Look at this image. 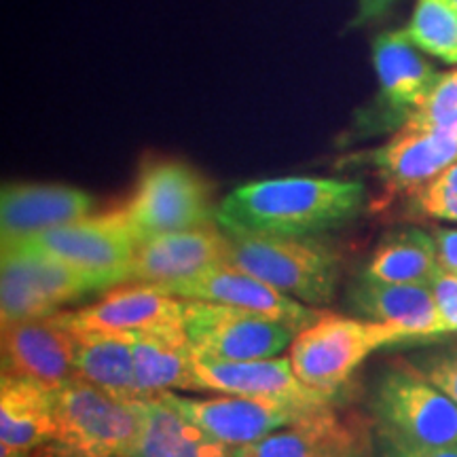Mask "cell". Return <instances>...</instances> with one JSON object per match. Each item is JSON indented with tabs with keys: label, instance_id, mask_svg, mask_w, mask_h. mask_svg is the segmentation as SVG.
Listing matches in <instances>:
<instances>
[{
	"label": "cell",
	"instance_id": "obj_1",
	"mask_svg": "<svg viewBox=\"0 0 457 457\" xmlns=\"http://www.w3.org/2000/svg\"><path fill=\"white\" fill-rule=\"evenodd\" d=\"M364 197L367 191L358 180L312 176L256 180L228 193L214 220L231 236L310 237L356 219Z\"/></svg>",
	"mask_w": 457,
	"mask_h": 457
},
{
	"label": "cell",
	"instance_id": "obj_2",
	"mask_svg": "<svg viewBox=\"0 0 457 457\" xmlns=\"http://www.w3.org/2000/svg\"><path fill=\"white\" fill-rule=\"evenodd\" d=\"M145 398H123L85 379L54 392L55 436L37 457H131L145 426Z\"/></svg>",
	"mask_w": 457,
	"mask_h": 457
},
{
	"label": "cell",
	"instance_id": "obj_3",
	"mask_svg": "<svg viewBox=\"0 0 457 457\" xmlns=\"http://www.w3.org/2000/svg\"><path fill=\"white\" fill-rule=\"evenodd\" d=\"M379 438L409 447L457 445V404L411 360H394L370 392Z\"/></svg>",
	"mask_w": 457,
	"mask_h": 457
},
{
	"label": "cell",
	"instance_id": "obj_4",
	"mask_svg": "<svg viewBox=\"0 0 457 457\" xmlns=\"http://www.w3.org/2000/svg\"><path fill=\"white\" fill-rule=\"evenodd\" d=\"M228 236L227 265L262 279L279 293L322 305L339 284V254L312 237Z\"/></svg>",
	"mask_w": 457,
	"mask_h": 457
},
{
	"label": "cell",
	"instance_id": "obj_5",
	"mask_svg": "<svg viewBox=\"0 0 457 457\" xmlns=\"http://www.w3.org/2000/svg\"><path fill=\"white\" fill-rule=\"evenodd\" d=\"M407 339L403 330L373 320L322 316L295 337L290 364L303 384L333 396L375 350Z\"/></svg>",
	"mask_w": 457,
	"mask_h": 457
},
{
	"label": "cell",
	"instance_id": "obj_6",
	"mask_svg": "<svg viewBox=\"0 0 457 457\" xmlns=\"http://www.w3.org/2000/svg\"><path fill=\"white\" fill-rule=\"evenodd\" d=\"M138 244L163 233L208 225L216 210L210 187L182 162H155L142 170L134 193L119 210Z\"/></svg>",
	"mask_w": 457,
	"mask_h": 457
},
{
	"label": "cell",
	"instance_id": "obj_7",
	"mask_svg": "<svg viewBox=\"0 0 457 457\" xmlns=\"http://www.w3.org/2000/svg\"><path fill=\"white\" fill-rule=\"evenodd\" d=\"M299 333L290 324L222 303H185V335L195 360L202 362L276 358Z\"/></svg>",
	"mask_w": 457,
	"mask_h": 457
},
{
	"label": "cell",
	"instance_id": "obj_8",
	"mask_svg": "<svg viewBox=\"0 0 457 457\" xmlns=\"http://www.w3.org/2000/svg\"><path fill=\"white\" fill-rule=\"evenodd\" d=\"M11 244L55 256L81 273L94 290L128 282L131 261L138 248L119 210L102 216H85L71 225L49 228Z\"/></svg>",
	"mask_w": 457,
	"mask_h": 457
},
{
	"label": "cell",
	"instance_id": "obj_9",
	"mask_svg": "<svg viewBox=\"0 0 457 457\" xmlns=\"http://www.w3.org/2000/svg\"><path fill=\"white\" fill-rule=\"evenodd\" d=\"M91 284L55 256L20 244L3 245V327L54 316L57 307L91 293Z\"/></svg>",
	"mask_w": 457,
	"mask_h": 457
},
{
	"label": "cell",
	"instance_id": "obj_10",
	"mask_svg": "<svg viewBox=\"0 0 457 457\" xmlns=\"http://www.w3.org/2000/svg\"><path fill=\"white\" fill-rule=\"evenodd\" d=\"M159 396L182 417H187L191 424L202 428L205 434L231 449L261 441L286 426L296 424L303 417L316 413V411L310 413V411L286 407V404L244 396L188 398L174 392H163Z\"/></svg>",
	"mask_w": 457,
	"mask_h": 457
},
{
	"label": "cell",
	"instance_id": "obj_11",
	"mask_svg": "<svg viewBox=\"0 0 457 457\" xmlns=\"http://www.w3.org/2000/svg\"><path fill=\"white\" fill-rule=\"evenodd\" d=\"M163 293L179 296V299L212 301L222 305L237 307V310L254 312L278 322L290 324L296 330L312 327L322 313L307 310L305 305L279 293L262 279L250 276L233 265H219L199 273L195 278L179 279V282L155 284Z\"/></svg>",
	"mask_w": 457,
	"mask_h": 457
},
{
	"label": "cell",
	"instance_id": "obj_12",
	"mask_svg": "<svg viewBox=\"0 0 457 457\" xmlns=\"http://www.w3.org/2000/svg\"><path fill=\"white\" fill-rule=\"evenodd\" d=\"M195 373L202 390L222 392L228 396L267 400L310 413L330 404L328 394L313 390L296 377L290 358L242 360V362L195 360Z\"/></svg>",
	"mask_w": 457,
	"mask_h": 457
},
{
	"label": "cell",
	"instance_id": "obj_13",
	"mask_svg": "<svg viewBox=\"0 0 457 457\" xmlns=\"http://www.w3.org/2000/svg\"><path fill=\"white\" fill-rule=\"evenodd\" d=\"M3 375L55 392L77 379L72 333L54 316L3 327Z\"/></svg>",
	"mask_w": 457,
	"mask_h": 457
},
{
	"label": "cell",
	"instance_id": "obj_14",
	"mask_svg": "<svg viewBox=\"0 0 457 457\" xmlns=\"http://www.w3.org/2000/svg\"><path fill=\"white\" fill-rule=\"evenodd\" d=\"M185 303L163 293L155 284L128 286L81 312L54 313L64 328L123 330V333H162L185 330Z\"/></svg>",
	"mask_w": 457,
	"mask_h": 457
},
{
	"label": "cell",
	"instance_id": "obj_15",
	"mask_svg": "<svg viewBox=\"0 0 457 457\" xmlns=\"http://www.w3.org/2000/svg\"><path fill=\"white\" fill-rule=\"evenodd\" d=\"M228 261V236L208 225L163 233L138 244L131 261L129 279L145 284L179 282L225 265Z\"/></svg>",
	"mask_w": 457,
	"mask_h": 457
},
{
	"label": "cell",
	"instance_id": "obj_16",
	"mask_svg": "<svg viewBox=\"0 0 457 457\" xmlns=\"http://www.w3.org/2000/svg\"><path fill=\"white\" fill-rule=\"evenodd\" d=\"M390 193H413L457 163V129H420L403 125L370 157Z\"/></svg>",
	"mask_w": 457,
	"mask_h": 457
},
{
	"label": "cell",
	"instance_id": "obj_17",
	"mask_svg": "<svg viewBox=\"0 0 457 457\" xmlns=\"http://www.w3.org/2000/svg\"><path fill=\"white\" fill-rule=\"evenodd\" d=\"M94 197L64 185H9L0 202L3 244L20 242L89 216Z\"/></svg>",
	"mask_w": 457,
	"mask_h": 457
},
{
	"label": "cell",
	"instance_id": "obj_18",
	"mask_svg": "<svg viewBox=\"0 0 457 457\" xmlns=\"http://www.w3.org/2000/svg\"><path fill=\"white\" fill-rule=\"evenodd\" d=\"M350 305L362 318L403 330L409 339H428L445 330L430 286L392 284L360 276L350 286Z\"/></svg>",
	"mask_w": 457,
	"mask_h": 457
},
{
	"label": "cell",
	"instance_id": "obj_19",
	"mask_svg": "<svg viewBox=\"0 0 457 457\" xmlns=\"http://www.w3.org/2000/svg\"><path fill=\"white\" fill-rule=\"evenodd\" d=\"M55 436L54 392L3 375L0 379V451L34 455Z\"/></svg>",
	"mask_w": 457,
	"mask_h": 457
},
{
	"label": "cell",
	"instance_id": "obj_20",
	"mask_svg": "<svg viewBox=\"0 0 457 457\" xmlns=\"http://www.w3.org/2000/svg\"><path fill=\"white\" fill-rule=\"evenodd\" d=\"M233 457H356L362 453L353 432L324 407L286 430L231 449Z\"/></svg>",
	"mask_w": 457,
	"mask_h": 457
},
{
	"label": "cell",
	"instance_id": "obj_21",
	"mask_svg": "<svg viewBox=\"0 0 457 457\" xmlns=\"http://www.w3.org/2000/svg\"><path fill=\"white\" fill-rule=\"evenodd\" d=\"M134 384L138 398L171 390H202L195 353L185 330L134 333Z\"/></svg>",
	"mask_w": 457,
	"mask_h": 457
},
{
	"label": "cell",
	"instance_id": "obj_22",
	"mask_svg": "<svg viewBox=\"0 0 457 457\" xmlns=\"http://www.w3.org/2000/svg\"><path fill=\"white\" fill-rule=\"evenodd\" d=\"M373 66L381 98L394 111L407 112V117L428 98L441 77L415 51L407 32L381 34L373 43Z\"/></svg>",
	"mask_w": 457,
	"mask_h": 457
},
{
	"label": "cell",
	"instance_id": "obj_23",
	"mask_svg": "<svg viewBox=\"0 0 457 457\" xmlns=\"http://www.w3.org/2000/svg\"><path fill=\"white\" fill-rule=\"evenodd\" d=\"M79 379L123 398H138L134 384V333L68 328Z\"/></svg>",
	"mask_w": 457,
	"mask_h": 457
},
{
	"label": "cell",
	"instance_id": "obj_24",
	"mask_svg": "<svg viewBox=\"0 0 457 457\" xmlns=\"http://www.w3.org/2000/svg\"><path fill=\"white\" fill-rule=\"evenodd\" d=\"M145 426L131 457H233L231 447L182 417L162 396L142 400Z\"/></svg>",
	"mask_w": 457,
	"mask_h": 457
},
{
	"label": "cell",
	"instance_id": "obj_25",
	"mask_svg": "<svg viewBox=\"0 0 457 457\" xmlns=\"http://www.w3.org/2000/svg\"><path fill=\"white\" fill-rule=\"evenodd\" d=\"M436 270L434 237L421 228L407 227L381 239L364 267V276L392 284L430 286Z\"/></svg>",
	"mask_w": 457,
	"mask_h": 457
},
{
	"label": "cell",
	"instance_id": "obj_26",
	"mask_svg": "<svg viewBox=\"0 0 457 457\" xmlns=\"http://www.w3.org/2000/svg\"><path fill=\"white\" fill-rule=\"evenodd\" d=\"M404 32L415 47L457 64V7L451 0H417Z\"/></svg>",
	"mask_w": 457,
	"mask_h": 457
},
{
	"label": "cell",
	"instance_id": "obj_27",
	"mask_svg": "<svg viewBox=\"0 0 457 457\" xmlns=\"http://www.w3.org/2000/svg\"><path fill=\"white\" fill-rule=\"evenodd\" d=\"M403 125L420 129H457V71L441 74L428 98Z\"/></svg>",
	"mask_w": 457,
	"mask_h": 457
},
{
	"label": "cell",
	"instance_id": "obj_28",
	"mask_svg": "<svg viewBox=\"0 0 457 457\" xmlns=\"http://www.w3.org/2000/svg\"><path fill=\"white\" fill-rule=\"evenodd\" d=\"M411 210L426 219L457 222V163L413 193Z\"/></svg>",
	"mask_w": 457,
	"mask_h": 457
},
{
	"label": "cell",
	"instance_id": "obj_29",
	"mask_svg": "<svg viewBox=\"0 0 457 457\" xmlns=\"http://www.w3.org/2000/svg\"><path fill=\"white\" fill-rule=\"evenodd\" d=\"M411 362L457 404V345L417 353Z\"/></svg>",
	"mask_w": 457,
	"mask_h": 457
},
{
	"label": "cell",
	"instance_id": "obj_30",
	"mask_svg": "<svg viewBox=\"0 0 457 457\" xmlns=\"http://www.w3.org/2000/svg\"><path fill=\"white\" fill-rule=\"evenodd\" d=\"M430 290L434 301H436L438 313H441L445 330L453 333L457 330V276L438 267L430 282Z\"/></svg>",
	"mask_w": 457,
	"mask_h": 457
},
{
	"label": "cell",
	"instance_id": "obj_31",
	"mask_svg": "<svg viewBox=\"0 0 457 457\" xmlns=\"http://www.w3.org/2000/svg\"><path fill=\"white\" fill-rule=\"evenodd\" d=\"M381 457H457V445L447 447H409V445L379 438Z\"/></svg>",
	"mask_w": 457,
	"mask_h": 457
},
{
	"label": "cell",
	"instance_id": "obj_32",
	"mask_svg": "<svg viewBox=\"0 0 457 457\" xmlns=\"http://www.w3.org/2000/svg\"><path fill=\"white\" fill-rule=\"evenodd\" d=\"M434 244H436L438 267L457 276V228H434Z\"/></svg>",
	"mask_w": 457,
	"mask_h": 457
},
{
	"label": "cell",
	"instance_id": "obj_33",
	"mask_svg": "<svg viewBox=\"0 0 457 457\" xmlns=\"http://www.w3.org/2000/svg\"><path fill=\"white\" fill-rule=\"evenodd\" d=\"M394 0H362V7H360V21H369L375 20V17L384 15Z\"/></svg>",
	"mask_w": 457,
	"mask_h": 457
},
{
	"label": "cell",
	"instance_id": "obj_34",
	"mask_svg": "<svg viewBox=\"0 0 457 457\" xmlns=\"http://www.w3.org/2000/svg\"><path fill=\"white\" fill-rule=\"evenodd\" d=\"M451 3H453V4H455V7H457V0H451Z\"/></svg>",
	"mask_w": 457,
	"mask_h": 457
},
{
	"label": "cell",
	"instance_id": "obj_35",
	"mask_svg": "<svg viewBox=\"0 0 457 457\" xmlns=\"http://www.w3.org/2000/svg\"><path fill=\"white\" fill-rule=\"evenodd\" d=\"M356 457H362V453H360V455H356Z\"/></svg>",
	"mask_w": 457,
	"mask_h": 457
}]
</instances>
